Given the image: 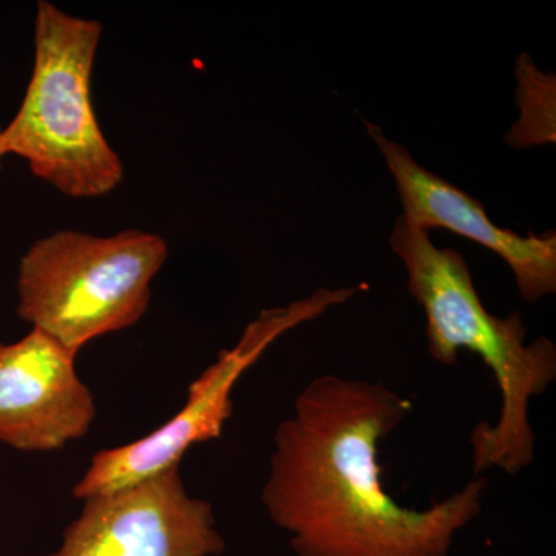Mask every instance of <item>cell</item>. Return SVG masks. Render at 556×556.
Segmentation results:
<instances>
[{
	"label": "cell",
	"mask_w": 556,
	"mask_h": 556,
	"mask_svg": "<svg viewBox=\"0 0 556 556\" xmlns=\"http://www.w3.org/2000/svg\"><path fill=\"white\" fill-rule=\"evenodd\" d=\"M102 35L94 20L38 3L35 67L20 112L0 130L5 155L72 199L118 188L124 164L102 134L91 102V73Z\"/></svg>",
	"instance_id": "cell-3"
},
{
	"label": "cell",
	"mask_w": 556,
	"mask_h": 556,
	"mask_svg": "<svg viewBox=\"0 0 556 556\" xmlns=\"http://www.w3.org/2000/svg\"><path fill=\"white\" fill-rule=\"evenodd\" d=\"M390 247L404 262L408 292L426 314L430 356L453 367L460 350L471 351L495 376L500 417L490 426L478 424L470 434L475 477L490 468L510 477L521 473L535 459L530 402L555 382V343L546 338L527 343L519 313L507 317L490 314L479 299L466 258L455 249L434 247L426 229L402 215Z\"/></svg>",
	"instance_id": "cell-2"
},
{
	"label": "cell",
	"mask_w": 556,
	"mask_h": 556,
	"mask_svg": "<svg viewBox=\"0 0 556 556\" xmlns=\"http://www.w3.org/2000/svg\"><path fill=\"white\" fill-rule=\"evenodd\" d=\"M365 127L396 181L404 208L402 217L427 232L448 229L495 252L514 273L519 294L526 302L536 303L555 294V230L521 237L514 230L500 228L486 215L481 201L420 166L407 149L388 139L375 124L365 121Z\"/></svg>",
	"instance_id": "cell-8"
},
{
	"label": "cell",
	"mask_w": 556,
	"mask_h": 556,
	"mask_svg": "<svg viewBox=\"0 0 556 556\" xmlns=\"http://www.w3.org/2000/svg\"><path fill=\"white\" fill-rule=\"evenodd\" d=\"M84 501L50 556H208L225 548L212 504L189 495L179 466Z\"/></svg>",
	"instance_id": "cell-6"
},
{
	"label": "cell",
	"mask_w": 556,
	"mask_h": 556,
	"mask_svg": "<svg viewBox=\"0 0 556 556\" xmlns=\"http://www.w3.org/2000/svg\"><path fill=\"white\" fill-rule=\"evenodd\" d=\"M5 150H3L2 139H0V166H2V160L5 159Z\"/></svg>",
	"instance_id": "cell-9"
},
{
	"label": "cell",
	"mask_w": 556,
	"mask_h": 556,
	"mask_svg": "<svg viewBox=\"0 0 556 556\" xmlns=\"http://www.w3.org/2000/svg\"><path fill=\"white\" fill-rule=\"evenodd\" d=\"M167 241L129 229L112 237L60 230L21 260L17 314L72 353L134 327L149 308Z\"/></svg>",
	"instance_id": "cell-4"
},
{
	"label": "cell",
	"mask_w": 556,
	"mask_h": 556,
	"mask_svg": "<svg viewBox=\"0 0 556 556\" xmlns=\"http://www.w3.org/2000/svg\"><path fill=\"white\" fill-rule=\"evenodd\" d=\"M75 358L39 329L0 343V442L22 452H54L86 437L97 407Z\"/></svg>",
	"instance_id": "cell-7"
},
{
	"label": "cell",
	"mask_w": 556,
	"mask_h": 556,
	"mask_svg": "<svg viewBox=\"0 0 556 556\" xmlns=\"http://www.w3.org/2000/svg\"><path fill=\"white\" fill-rule=\"evenodd\" d=\"M368 285L318 289L309 298L288 306L265 309L248 325L236 346L222 351L217 361L189 387L188 401L177 415L149 437L121 447L101 450L91 457L86 475L73 489V496L87 500L105 495L155 477L179 466L192 445L222 437L233 413L232 391L241 376L285 332L316 320L334 306L343 305Z\"/></svg>",
	"instance_id": "cell-5"
},
{
	"label": "cell",
	"mask_w": 556,
	"mask_h": 556,
	"mask_svg": "<svg viewBox=\"0 0 556 556\" xmlns=\"http://www.w3.org/2000/svg\"><path fill=\"white\" fill-rule=\"evenodd\" d=\"M412 409L409 399L364 379L327 375L303 388L274 433L262 492L300 556H444L481 514L482 477L424 510L390 495L379 445Z\"/></svg>",
	"instance_id": "cell-1"
}]
</instances>
